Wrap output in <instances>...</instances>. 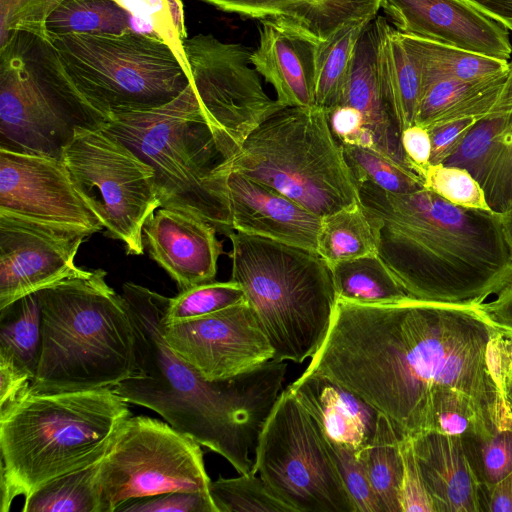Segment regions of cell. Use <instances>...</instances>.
Listing matches in <instances>:
<instances>
[{
  "label": "cell",
  "instance_id": "cell-50",
  "mask_svg": "<svg viewBox=\"0 0 512 512\" xmlns=\"http://www.w3.org/2000/svg\"><path fill=\"white\" fill-rule=\"evenodd\" d=\"M406 165L421 178L431 157V139L426 128L414 124L405 128L400 136Z\"/></svg>",
  "mask_w": 512,
  "mask_h": 512
},
{
  "label": "cell",
  "instance_id": "cell-45",
  "mask_svg": "<svg viewBox=\"0 0 512 512\" xmlns=\"http://www.w3.org/2000/svg\"><path fill=\"white\" fill-rule=\"evenodd\" d=\"M399 447L402 458V512H435L417 462L412 439L400 438Z\"/></svg>",
  "mask_w": 512,
  "mask_h": 512
},
{
  "label": "cell",
  "instance_id": "cell-7",
  "mask_svg": "<svg viewBox=\"0 0 512 512\" xmlns=\"http://www.w3.org/2000/svg\"><path fill=\"white\" fill-rule=\"evenodd\" d=\"M231 279L268 338L272 360L302 363L321 347L336 294L327 262L315 250L232 231Z\"/></svg>",
  "mask_w": 512,
  "mask_h": 512
},
{
  "label": "cell",
  "instance_id": "cell-47",
  "mask_svg": "<svg viewBox=\"0 0 512 512\" xmlns=\"http://www.w3.org/2000/svg\"><path fill=\"white\" fill-rule=\"evenodd\" d=\"M327 112L331 131L340 143L376 149L373 135L357 109L337 105Z\"/></svg>",
  "mask_w": 512,
  "mask_h": 512
},
{
  "label": "cell",
  "instance_id": "cell-34",
  "mask_svg": "<svg viewBox=\"0 0 512 512\" xmlns=\"http://www.w3.org/2000/svg\"><path fill=\"white\" fill-rule=\"evenodd\" d=\"M316 251L329 266L377 254L376 236L361 202L321 218Z\"/></svg>",
  "mask_w": 512,
  "mask_h": 512
},
{
  "label": "cell",
  "instance_id": "cell-21",
  "mask_svg": "<svg viewBox=\"0 0 512 512\" xmlns=\"http://www.w3.org/2000/svg\"><path fill=\"white\" fill-rule=\"evenodd\" d=\"M443 164L467 170L481 186L490 210L512 212V61L493 111L474 124Z\"/></svg>",
  "mask_w": 512,
  "mask_h": 512
},
{
  "label": "cell",
  "instance_id": "cell-14",
  "mask_svg": "<svg viewBox=\"0 0 512 512\" xmlns=\"http://www.w3.org/2000/svg\"><path fill=\"white\" fill-rule=\"evenodd\" d=\"M190 81L230 159L250 134L284 108L264 90L249 47L212 34L183 41Z\"/></svg>",
  "mask_w": 512,
  "mask_h": 512
},
{
  "label": "cell",
  "instance_id": "cell-2",
  "mask_svg": "<svg viewBox=\"0 0 512 512\" xmlns=\"http://www.w3.org/2000/svg\"><path fill=\"white\" fill-rule=\"evenodd\" d=\"M122 296L135 332L136 369L113 389L224 457L239 474L255 471L263 426L281 394L287 364L270 360L239 376L209 381L166 342L170 298L127 282Z\"/></svg>",
  "mask_w": 512,
  "mask_h": 512
},
{
  "label": "cell",
  "instance_id": "cell-42",
  "mask_svg": "<svg viewBox=\"0 0 512 512\" xmlns=\"http://www.w3.org/2000/svg\"><path fill=\"white\" fill-rule=\"evenodd\" d=\"M422 180L426 189L454 205L490 210L481 186L463 168L430 164L422 175Z\"/></svg>",
  "mask_w": 512,
  "mask_h": 512
},
{
  "label": "cell",
  "instance_id": "cell-37",
  "mask_svg": "<svg viewBox=\"0 0 512 512\" xmlns=\"http://www.w3.org/2000/svg\"><path fill=\"white\" fill-rule=\"evenodd\" d=\"M342 147L357 185L371 183L392 193H409L424 187L417 173L377 149L349 144Z\"/></svg>",
  "mask_w": 512,
  "mask_h": 512
},
{
  "label": "cell",
  "instance_id": "cell-23",
  "mask_svg": "<svg viewBox=\"0 0 512 512\" xmlns=\"http://www.w3.org/2000/svg\"><path fill=\"white\" fill-rule=\"evenodd\" d=\"M412 442L435 512H482L480 482L461 436L429 432Z\"/></svg>",
  "mask_w": 512,
  "mask_h": 512
},
{
  "label": "cell",
  "instance_id": "cell-53",
  "mask_svg": "<svg viewBox=\"0 0 512 512\" xmlns=\"http://www.w3.org/2000/svg\"><path fill=\"white\" fill-rule=\"evenodd\" d=\"M512 31V0H466Z\"/></svg>",
  "mask_w": 512,
  "mask_h": 512
},
{
  "label": "cell",
  "instance_id": "cell-5",
  "mask_svg": "<svg viewBox=\"0 0 512 512\" xmlns=\"http://www.w3.org/2000/svg\"><path fill=\"white\" fill-rule=\"evenodd\" d=\"M105 276L85 270L37 292L42 340L31 392L114 388L133 376L134 326Z\"/></svg>",
  "mask_w": 512,
  "mask_h": 512
},
{
  "label": "cell",
  "instance_id": "cell-48",
  "mask_svg": "<svg viewBox=\"0 0 512 512\" xmlns=\"http://www.w3.org/2000/svg\"><path fill=\"white\" fill-rule=\"evenodd\" d=\"M33 375L12 356L0 351V413L17 403L30 389Z\"/></svg>",
  "mask_w": 512,
  "mask_h": 512
},
{
  "label": "cell",
  "instance_id": "cell-16",
  "mask_svg": "<svg viewBox=\"0 0 512 512\" xmlns=\"http://www.w3.org/2000/svg\"><path fill=\"white\" fill-rule=\"evenodd\" d=\"M92 234L0 213V310L29 294L77 276L82 242Z\"/></svg>",
  "mask_w": 512,
  "mask_h": 512
},
{
  "label": "cell",
  "instance_id": "cell-8",
  "mask_svg": "<svg viewBox=\"0 0 512 512\" xmlns=\"http://www.w3.org/2000/svg\"><path fill=\"white\" fill-rule=\"evenodd\" d=\"M270 186L319 217L360 202L327 110L284 107L255 129L223 167Z\"/></svg>",
  "mask_w": 512,
  "mask_h": 512
},
{
  "label": "cell",
  "instance_id": "cell-31",
  "mask_svg": "<svg viewBox=\"0 0 512 512\" xmlns=\"http://www.w3.org/2000/svg\"><path fill=\"white\" fill-rule=\"evenodd\" d=\"M329 267L337 299L362 304H386L411 298L377 254Z\"/></svg>",
  "mask_w": 512,
  "mask_h": 512
},
{
  "label": "cell",
  "instance_id": "cell-29",
  "mask_svg": "<svg viewBox=\"0 0 512 512\" xmlns=\"http://www.w3.org/2000/svg\"><path fill=\"white\" fill-rule=\"evenodd\" d=\"M401 35L419 69L422 89L438 81L481 80L509 70L506 60L403 33Z\"/></svg>",
  "mask_w": 512,
  "mask_h": 512
},
{
  "label": "cell",
  "instance_id": "cell-19",
  "mask_svg": "<svg viewBox=\"0 0 512 512\" xmlns=\"http://www.w3.org/2000/svg\"><path fill=\"white\" fill-rule=\"evenodd\" d=\"M216 232L190 213L160 207L146 221L143 239L150 257L183 291L214 281L223 252Z\"/></svg>",
  "mask_w": 512,
  "mask_h": 512
},
{
  "label": "cell",
  "instance_id": "cell-33",
  "mask_svg": "<svg viewBox=\"0 0 512 512\" xmlns=\"http://www.w3.org/2000/svg\"><path fill=\"white\" fill-rule=\"evenodd\" d=\"M49 37L138 33L135 19L117 0H64L47 18Z\"/></svg>",
  "mask_w": 512,
  "mask_h": 512
},
{
  "label": "cell",
  "instance_id": "cell-44",
  "mask_svg": "<svg viewBox=\"0 0 512 512\" xmlns=\"http://www.w3.org/2000/svg\"><path fill=\"white\" fill-rule=\"evenodd\" d=\"M326 440L356 512H383L365 469L357 456V450L345 444L332 442L327 438Z\"/></svg>",
  "mask_w": 512,
  "mask_h": 512
},
{
  "label": "cell",
  "instance_id": "cell-4",
  "mask_svg": "<svg viewBox=\"0 0 512 512\" xmlns=\"http://www.w3.org/2000/svg\"><path fill=\"white\" fill-rule=\"evenodd\" d=\"M131 416L113 388L29 390L0 413L1 512L16 497L99 462Z\"/></svg>",
  "mask_w": 512,
  "mask_h": 512
},
{
  "label": "cell",
  "instance_id": "cell-18",
  "mask_svg": "<svg viewBox=\"0 0 512 512\" xmlns=\"http://www.w3.org/2000/svg\"><path fill=\"white\" fill-rule=\"evenodd\" d=\"M399 32L508 61L509 30L466 0H381Z\"/></svg>",
  "mask_w": 512,
  "mask_h": 512
},
{
  "label": "cell",
  "instance_id": "cell-30",
  "mask_svg": "<svg viewBox=\"0 0 512 512\" xmlns=\"http://www.w3.org/2000/svg\"><path fill=\"white\" fill-rule=\"evenodd\" d=\"M371 22L347 25L328 40L312 44L310 57L315 106L329 111L339 104L358 42Z\"/></svg>",
  "mask_w": 512,
  "mask_h": 512
},
{
  "label": "cell",
  "instance_id": "cell-38",
  "mask_svg": "<svg viewBox=\"0 0 512 512\" xmlns=\"http://www.w3.org/2000/svg\"><path fill=\"white\" fill-rule=\"evenodd\" d=\"M210 495L218 512H293L254 473L211 481Z\"/></svg>",
  "mask_w": 512,
  "mask_h": 512
},
{
  "label": "cell",
  "instance_id": "cell-46",
  "mask_svg": "<svg viewBox=\"0 0 512 512\" xmlns=\"http://www.w3.org/2000/svg\"><path fill=\"white\" fill-rule=\"evenodd\" d=\"M118 512H218L210 492L175 491L131 501Z\"/></svg>",
  "mask_w": 512,
  "mask_h": 512
},
{
  "label": "cell",
  "instance_id": "cell-20",
  "mask_svg": "<svg viewBox=\"0 0 512 512\" xmlns=\"http://www.w3.org/2000/svg\"><path fill=\"white\" fill-rule=\"evenodd\" d=\"M225 195L234 231L316 251L321 217L294 200L235 171L225 176Z\"/></svg>",
  "mask_w": 512,
  "mask_h": 512
},
{
  "label": "cell",
  "instance_id": "cell-40",
  "mask_svg": "<svg viewBox=\"0 0 512 512\" xmlns=\"http://www.w3.org/2000/svg\"><path fill=\"white\" fill-rule=\"evenodd\" d=\"M484 495L512 471V429H501L487 438L461 437Z\"/></svg>",
  "mask_w": 512,
  "mask_h": 512
},
{
  "label": "cell",
  "instance_id": "cell-41",
  "mask_svg": "<svg viewBox=\"0 0 512 512\" xmlns=\"http://www.w3.org/2000/svg\"><path fill=\"white\" fill-rule=\"evenodd\" d=\"M244 300V291L235 281H213L180 291L177 296L170 298L166 319L178 321L196 318Z\"/></svg>",
  "mask_w": 512,
  "mask_h": 512
},
{
  "label": "cell",
  "instance_id": "cell-9",
  "mask_svg": "<svg viewBox=\"0 0 512 512\" xmlns=\"http://www.w3.org/2000/svg\"><path fill=\"white\" fill-rule=\"evenodd\" d=\"M105 121L72 84L50 40L15 31L0 41V149L62 160L78 131Z\"/></svg>",
  "mask_w": 512,
  "mask_h": 512
},
{
  "label": "cell",
  "instance_id": "cell-6",
  "mask_svg": "<svg viewBox=\"0 0 512 512\" xmlns=\"http://www.w3.org/2000/svg\"><path fill=\"white\" fill-rule=\"evenodd\" d=\"M104 127L153 168L161 207L190 213L227 236L234 231L223 171L229 156L191 81L171 102L113 115Z\"/></svg>",
  "mask_w": 512,
  "mask_h": 512
},
{
  "label": "cell",
  "instance_id": "cell-32",
  "mask_svg": "<svg viewBox=\"0 0 512 512\" xmlns=\"http://www.w3.org/2000/svg\"><path fill=\"white\" fill-rule=\"evenodd\" d=\"M399 441L390 420L379 413L372 437L357 451L383 512H402V458Z\"/></svg>",
  "mask_w": 512,
  "mask_h": 512
},
{
  "label": "cell",
  "instance_id": "cell-52",
  "mask_svg": "<svg viewBox=\"0 0 512 512\" xmlns=\"http://www.w3.org/2000/svg\"><path fill=\"white\" fill-rule=\"evenodd\" d=\"M482 511L512 512V471L484 495Z\"/></svg>",
  "mask_w": 512,
  "mask_h": 512
},
{
  "label": "cell",
  "instance_id": "cell-3",
  "mask_svg": "<svg viewBox=\"0 0 512 512\" xmlns=\"http://www.w3.org/2000/svg\"><path fill=\"white\" fill-rule=\"evenodd\" d=\"M377 255L412 298L477 306L512 284L503 215L454 205L425 187L392 193L358 185Z\"/></svg>",
  "mask_w": 512,
  "mask_h": 512
},
{
  "label": "cell",
  "instance_id": "cell-12",
  "mask_svg": "<svg viewBox=\"0 0 512 512\" xmlns=\"http://www.w3.org/2000/svg\"><path fill=\"white\" fill-rule=\"evenodd\" d=\"M200 446L168 422L129 417L98 463V512L169 492H209Z\"/></svg>",
  "mask_w": 512,
  "mask_h": 512
},
{
  "label": "cell",
  "instance_id": "cell-15",
  "mask_svg": "<svg viewBox=\"0 0 512 512\" xmlns=\"http://www.w3.org/2000/svg\"><path fill=\"white\" fill-rule=\"evenodd\" d=\"M169 346L205 379L226 380L273 359V348L246 300L222 310L162 324Z\"/></svg>",
  "mask_w": 512,
  "mask_h": 512
},
{
  "label": "cell",
  "instance_id": "cell-1",
  "mask_svg": "<svg viewBox=\"0 0 512 512\" xmlns=\"http://www.w3.org/2000/svg\"><path fill=\"white\" fill-rule=\"evenodd\" d=\"M500 328L479 305L336 299L327 336L304 374L358 395L390 420L399 438L435 432L452 411L470 414L494 434L512 429L488 362Z\"/></svg>",
  "mask_w": 512,
  "mask_h": 512
},
{
  "label": "cell",
  "instance_id": "cell-22",
  "mask_svg": "<svg viewBox=\"0 0 512 512\" xmlns=\"http://www.w3.org/2000/svg\"><path fill=\"white\" fill-rule=\"evenodd\" d=\"M201 1L314 44L328 40L347 25L372 21L381 9V0Z\"/></svg>",
  "mask_w": 512,
  "mask_h": 512
},
{
  "label": "cell",
  "instance_id": "cell-36",
  "mask_svg": "<svg viewBox=\"0 0 512 512\" xmlns=\"http://www.w3.org/2000/svg\"><path fill=\"white\" fill-rule=\"evenodd\" d=\"M98 463L55 478L25 498L22 512H98Z\"/></svg>",
  "mask_w": 512,
  "mask_h": 512
},
{
  "label": "cell",
  "instance_id": "cell-54",
  "mask_svg": "<svg viewBox=\"0 0 512 512\" xmlns=\"http://www.w3.org/2000/svg\"><path fill=\"white\" fill-rule=\"evenodd\" d=\"M503 218H504V223H505L509 238L512 242V212L503 215Z\"/></svg>",
  "mask_w": 512,
  "mask_h": 512
},
{
  "label": "cell",
  "instance_id": "cell-39",
  "mask_svg": "<svg viewBox=\"0 0 512 512\" xmlns=\"http://www.w3.org/2000/svg\"><path fill=\"white\" fill-rule=\"evenodd\" d=\"M136 21L140 34L166 42L188 69L183 49L187 38L181 0H117Z\"/></svg>",
  "mask_w": 512,
  "mask_h": 512
},
{
  "label": "cell",
  "instance_id": "cell-10",
  "mask_svg": "<svg viewBox=\"0 0 512 512\" xmlns=\"http://www.w3.org/2000/svg\"><path fill=\"white\" fill-rule=\"evenodd\" d=\"M50 41L72 84L106 120L163 106L190 84L173 49L152 35L71 34Z\"/></svg>",
  "mask_w": 512,
  "mask_h": 512
},
{
  "label": "cell",
  "instance_id": "cell-43",
  "mask_svg": "<svg viewBox=\"0 0 512 512\" xmlns=\"http://www.w3.org/2000/svg\"><path fill=\"white\" fill-rule=\"evenodd\" d=\"M64 0H0V41L25 31L49 40L46 20Z\"/></svg>",
  "mask_w": 512,
  "mask_h": 512
},
{
  "label": "cell",
  "instance_id": "cell-17",
  "mask_svg": "<svg viewBox=\"0 0 512 512\" xmlns=\"http://www.w3.org/2000/svg\"><path fill=\"white\" fill-rule=\"evenodd\" d=\"M0 213L87 231L103 225L62 160L0 149Z\"/></svg>",
  "mask_w": 512,
  "mask_h": 512
},
{
  "label": "cell",
  "instance_id": "cell-51",
  "mask_svg": "<svg viewBox=\"0 0 512 512\" xmlns=\"http://www.w3.org/2000/svg\"><path fill=\"white\" fill-rule=\"evenodd\" d=\"M479 307L493 323L512 331V284Z\"/></svg>",
  "mask_w": 512,
  "mask_h": 512
},
{
  "label": "cell",
  "instance_id": "cell-28",
  "mask_svg": "<svg viewBox=\"0 0 512 512\" xmlns=\"http://www.w3.org/2000/svg\"><path fill=\"white\" fill-rule=\"evenodd\" d=\"M509 70L473 81L445 80L422 89L415 124L427 130L461 119L480 120L493 111L501 98Z\"/></svg>",
  "mask_w": 512,
  "mask_h": 512
},
{
  "label": "cell",
  "instance_id": "cell-25",
  "mask_svg": "<svg viewBox=\"0 0 512 512\" xmlns=\"http://www.w3.org/2000/svg\"><path fill=\"white\" fill-rule=\"evenodd\" d=\"M379 86L400 130L414 125L421 76L402 35L379 14L368 27Z\"/></svg>",
  "mask_w": 512,
  "mask_h": 512
},
{
  "label": "cell",
  "instance_id": "cell-24",
  "mask_svg": "<svg viewBox=\"0 0 512 512\" xmlns=\"http://www.w3.org/2000/svg\"><path fill=\"white\" fill-rule=\"evenodd\" d=\"M287 388L328 440L358 451L372 437L379 412L345 387L303 373Z\"/></svg>",
  "mask_w": 512,
  "mask_h": 512
},
{
  "label": "cell",
  "instance_id": "cell-49",
  "mask_svg": "<svg viewBox=\"0 0 512 512\" xmlns=\"http://www.w3.org/2000/svg\"><path fill=\"white\" fill-rule=\"evenodd\" d=\"M477 121L473 118H466L429 129L430 164H443L457 150Z\"/></svg>",
  "mask_w": 512,
  "mask_h": 512
},
{
  "label": "cell",
  "instance_id": "cell-13",
  "mask_svg": "<svg viewBox=\"0 0 512 512\" xmlns=\"http://www.w3.org/2000/svg\"><path fill=\"white\" fill-rule=\"evenodd\" d=\"M62 161L107 233L142 255L144 225L161 207L153 168L104 126L78 131Z\"/></svg>",
  "mask_w": 512,
  "mask_h": 512
},
{
  "label": "cell",
  "instance_id": "cell-27",
  "mask_svg": "<svg viewBox=\"0 0 512 512\" xmlns=\"http://www.w3.org/2000/svg\"><path fill=\"white\" fill-rule=\"evenodd\" d=\"M338 105L357 109L365 127L373 135L376 149L408 167L404 160L398 124L378 83L368 28L358 42L353 66Z\"/></svg>",
  "mask_w": 512,
  "mask_h": 512
},
{
  "label": "cell",
  "instance_id": "cell-35",
  "mask_svg": "<svg viewBox=\"0 0 512 512\" xmlns=\"http://www.w3.org/2000/svg\"><path fill=\"white\" fill-rule=\"evenodd\" d=\"M42 340L41 307L32 293L0 310V351L33 375L37 373Z\"/></svg>",
  "mask_w": 512,
  "mask_h": 512
},
{
  "label": "cell",
  "instance_id": "cell-26",
  "mask_svg": "<svg viewBox=\"0 0 512 512\" xmlns=\"http://www.w3.org/2000/svg\"><path fill=\"white\" fill-rule=\"evenodd\" d=\"M259 41L251 64L277 94L285 107L314 105L311 75V46L314 43L260 24Z\"/></svg>",
  "mask_w": 512,
  "mask_h": 512
},
{
  "label": "cell",
  "instance_id": "cell-11",
  "mask_svg": "<svg viewBox=\"0 0 512 512\" xmlns=\"http://www.w3.org/2000/svg\"><path fill=\"white\" fill-rule=\"evenodd\" d=\"M255 471L293 512H356L326 438L288 388L259 436Z\"/></svg>",
  "mask_w": 512,
  "mask_h": 512
}]
</instances>
